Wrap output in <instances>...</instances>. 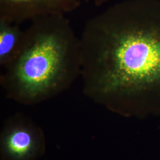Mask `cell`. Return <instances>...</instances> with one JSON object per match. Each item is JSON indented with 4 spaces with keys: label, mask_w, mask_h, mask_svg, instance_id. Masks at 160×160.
<instances>
[{
    "label": "cell",
    "mask_w": 160,
    "mask_h": 160,
    "mask_svg": "<svg viewBox=\"0 0 160 160\" xmlns=\"http://www.w3.org/2000/svg\"><path fill=\"white\" fill-rule=\"evenodd\" d=\"M25 30L20 24L0 20V66L4 68L17 57L23 45Z\"/></svg>",
    "instance_id": "5"
},
{
    "label": "cell",
    "mask_w": 160,
    "mask_h": 160,
    "mask_svg": "<svg viewBox=\"0 0 160 160\" xmlns=\"http://www.w3.org/2000/svg\"><path fill=\"white\" fill-rule=\"evenodd\" d=\"M81 0H0V20L21 24L38 17L74 12Z\"/></svg>",
    "instance_id": "4"
},
{
    "label": "cell",
    "mask_w": 160,
    "mask_h": 160,
    "mask_svg": "<svg viewBox=\"0 0 160 160\" xmlns=\"http://www.w3.org/2000/svg\"><path fill=\"white\" fill-rule=\"evenodd\" d=\"M83 92L126 117L160 115V0H126L80 36Z\"/></svg>",
    "instance_id": "1"
},
{
    "label": "cell",
    "mask_w": 160,
    "mask_h": 160,
    "mask_svg": "<svg viewBox=\"0 0 160 160\" xmlns=\"http://www.w3.org/2000/svg\"><path fill=\"white\" fill-rule=\"evenodd\" d=\"M45 138L39 126L21 113L8 118L0 137L2 160H39L44 154Z\"/></svg>",
    "instance_id": "3"
},
{
    "label": "cell",
    "mask_w": 160,
    "mask_h": 160,
    "mask_svg": "<svg viewBox=\"0 0 160 160\" xmlns=\"http://www.w3.org/2000/svg\"><path fill=\"white\" fill-rule=\"evenodd\" d=\"M86 1L91 2L94 6L99 7L104 4L105 3L108 2L109 0H86Z\"/></svg>",
    "instance_id": "6"
},
{
    "label": "cell",
    "mask_w": 160,
    "mask_h": 160,
    "mask_svg": "<svg viewBox=\"0 0 160 160\" xmlns=\"http://www.w3.org/2000/svg\"><path fill=\"white\" fill-rule=\"evenodd\" d=\"M30 22L20 51L0 77L7 97L24 105L43 102L67 90L81 72L80 38L65 15Z\"/></svg>",
    "instance_id": "2"
}]
</instances>
